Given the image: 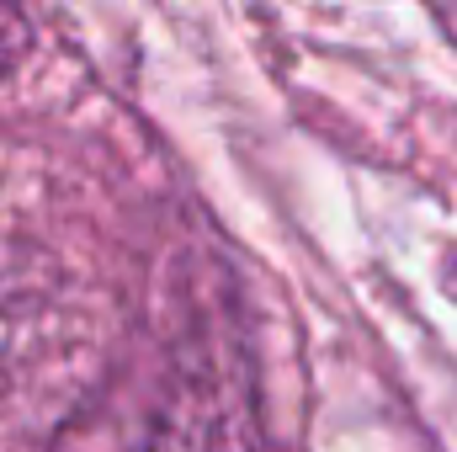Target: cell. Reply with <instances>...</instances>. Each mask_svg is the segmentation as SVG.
I'll return each instance as SVG.
<instances>
[{"label":"cell","instance_id":"cell-1","mask_svg":"<svg viewBox=\"0 0 457 452\" xmlns=\"http://www.w3.org/2000/svg\"><path fill=\"white\" fill-rule=\"evenodd\" d=\"M160 452H261L250 372L228 367V351H187L170 378Z\"/></svg>","mask_w":457,"mask_h":452},{"label":"cell","instance_id":"cell-2","mask_svg":"<svg viewBox=\"0 0 457 452\" xmlns=\"http://www.w3.org/2000/svg\"><path fill=\"white\" fill-rule=\"evenodd\" d=\"M27 16L16 11V0H0V80L21 64V54H27Z\"/></svg>","mask_w":457,"mask_h":452}]
</instances>
